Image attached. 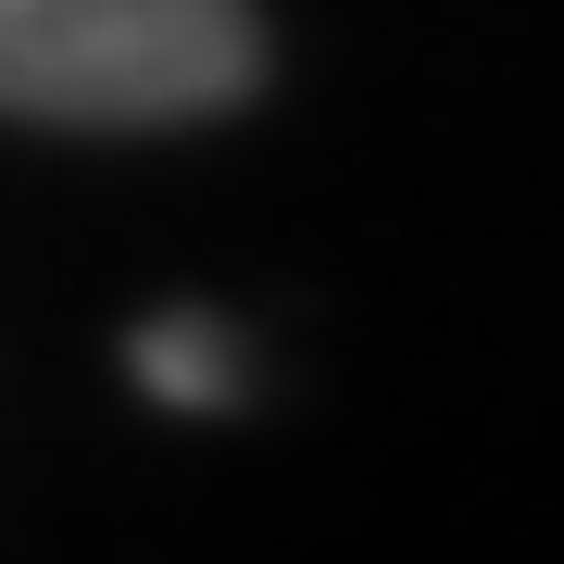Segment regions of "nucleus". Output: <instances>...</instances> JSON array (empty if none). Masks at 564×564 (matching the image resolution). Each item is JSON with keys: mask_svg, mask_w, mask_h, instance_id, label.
Segmentation results:
<instances>
[{"mask_svg": "<svg viewBox=\"0 0 564 564\" xmlns=\"http://www.w3.org/2000/svg\"><path fill=\"white\" fill-rule=\"evenodd\" d=\"M251 76V0H0V113L39 126H188Z\"/></svg>", "mask_w": 564, "mask_h": 564, "instance_id": "nucleus-1", "label": "nucleus"}, {"mask_svg": "<svg viewBox=\"0 0 564 564\" xmlns=\"http://www.w3.org/2000/svg\"><path fill=\"white\" fill-rule=\"evenodd\" d=\"M139 377L163 389V402H188V414H202V402H226V389H239V351H226L202 314H163L151 339H139Z\"/></svg>", "mask_w": 564, "mask_h": 564, "instance_id": "nucleus-2", "label": "nucleus"}]
</instances>
